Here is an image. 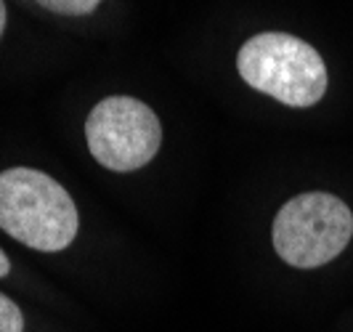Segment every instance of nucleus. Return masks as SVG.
<instances>
[{
  "label": "nucleus",
  "instance_id": "4",
  "mask_svg": "<svg viewBox=\"0 0 353 332\" xmlns=\"http://www.w3.org/2000/svg\"><path fill=\"white\" fill-rule=\"evenodd\" d=\"M90 155L104 168L130 173L149 165L162 144V125L149 106L130 96H109L85 120Z\"/></svg>",
  "mask_w": 353,
  "mask_h": 332
},
{
  "label": "nucleus",
  "instance_id": "1",
  "mask_svg": "<svg viewBox=\"0 0 353 332\" xmlns=\"http://www.w3.org/2000/svg\"><path fill=\"white\" fill-rule=\"evenodd\" d=\"M80 215L70 192L35 168L0 173V228L21 245L59 253L77 237Z\"/></svg>",
  "mask_w": 353,
  "mask_h": 332
},
{
  "label": "nucleus",
  "instance_id": "7",
  "mask_svg": "<svg viewBox=\"0 0 353 332\" xmlns=\"http://www.w3.org/2000/svg\"><path fill=\"white\" fill-rule=\"evenodd\" d=\"M8 271H11V261H8V258H6V253L0 250V280H3Z\"/></svg>",
  "mask_w": 353,
  "mask_h": 332
},
{
  "label": "nucleus",
  "instance_id": "8",
  "mask_svg": "<svg viewBox=\"0 0 353 332\" xmlns=\"http://www.w3.org/2000/svg\"><path fill=\"white\" fill-rule=\"evenodd\" d=\"M3 30H6V3L0 0V35H3Z\"/></svg>",
  "mask_w": 353,
  "mask_h": 332
},
{
  "label": "nucleus",
  "instance_id": "5",
  "mask_svg": "<svg viewBox=\"0 0 353 332\" xmlns=\"http://www.w3.org/2000/svg\"><path fill=\"white\" fill-rule=\"evenodd\" d=\"M43 8H48L53 14H64V17H83L90 14L101 0H37Z\"/></svg>",
  "mask_w": 353,
  "mask_h": 332
},
{
  "label": "nucleus",
  "instance_id": "3",
  "mask_svg": "<svg viewBox=\"0 0 353 332\" xmlns=\"http://www.w3.org/2000/svg\"><path fill=\"white\" fill-rule=\"evenodd\" d=\"M271 237L284 263L295 268H319L348 247L353 213L335 194H298L276 213Z\"/></svg>",
  "mask_w": 353,
  "mask_h": 332
},
{
  "label": "nucleus",
  "instance_id": "2",
  "mask_svg": "<svg viewBox=\"0 0 353 332\" xmlns=\"http://www.w3.org/2000/svg\"><path fill=\"white\" fill-rule=\"evenodd\" d=\"M236 70L250 88L287 106H314L327 90V67L319 51L295 35L261 32L239 48Z\"/></svg>",
  "mask_w": 353,
  "mask_h": 332
},
{
  "label": "nucleus",
  "instance_id": "6",
  "mask_svg": "<svg viewBox=\"0 0 353 332\" xmlns=\"http://www.w3.org/2000/svg\"><path fill=\"white\" fill-rule=\"evenodd\" d=\"M0 332H24V316L19 306L0 293Z\"/></svg>",
  "mask_w": 353,
  "mask_h": 332
}]
</instances>
